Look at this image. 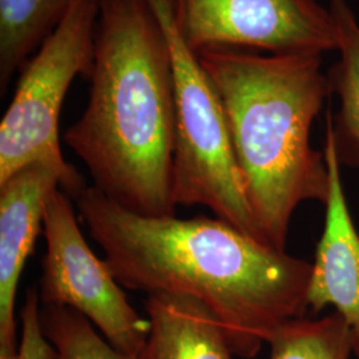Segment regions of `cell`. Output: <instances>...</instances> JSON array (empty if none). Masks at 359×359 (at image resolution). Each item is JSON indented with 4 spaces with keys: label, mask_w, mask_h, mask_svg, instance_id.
<instances>
[{
    "label": "cell",
    "mask_w": 359,
    "mask_h": 359,
    "mask_svg": "<svg viewBox=\"0 0 359 359\" xmlns=\"http://www.w3.org/2000/svg\"><path fill=\"white\" fill-rule=\"evenodd\" d=\"M168 39L176 93L172 196L175 205H203L266 244L249 205L225 109L194 52L182 41L172 0H148ZM269 245V244H268Z\"/></svg>",
    "instance_id": "obj_4"
},
{
    "label": "cell",
    "mask_w": 359,
    "mask_h": 359,
    "mask_svg": "<svg viewBox=\"0 0 359 359\" xmlns=\"http://www.w3.org/2000/svg\"><path fill=\"white\" fill-rule=\"evenodd\" d=\"M270 359H350V329L335 311L321 320L298 318L285 323L270 339Z\"/></svg>",
    "instance_id": "obj_13"
},
{
    "label": "cell",
    "mask_w": 359,
    "mask_h": 359,
    "mask_svg": "<svg viewBox=\"0 0 359 359\" xmlns=\"http://www.w3.org/2000/svg\"><path fill=\"white\" fill-rule=\"evenodd\" d=\"M39 290L29 287L20 313L22 335L19 341V359H53L55 348L41 326Z\"/></svg>",
    "instance_id": "obj_15"
},
{
    "label": "cell",
    "mask_w": 359,
    "mask_h": 359,
    "mask_svg": "<svg viewBox=\"0 0 359 359\" xmlns=\"http://www.w3.org/2000/svg\"><path fill=\"white\" fill-rule=\"evenodd\" d=\"M338 44V59L329 69L332 95H337V115L327 112L326 133L333 142L341 167L359 168V23L347 0H329Z\"/></svg>",
    "instance_id": "obj_11"
},
{
    "label": "cell",
    "mask_w": 359,
    "mask_h": 359,
    "mask_svg": "<svg viewBox=\"0 0 359 359\" xmlns=\"http://www.w3.org/2000/svg\"><path fill=\"white\" fill-rule=\"evenodd\" d=\"M77 0H0V90L62 23Z\"/></svg>",
    "instance_id": "obj_12"
},
{
    "label": "cell",
    "mask_w": 359,
    "mask_h": 359,
    "mask_svg": "<svg viewBox=\"0 0 359 359\" xmlns=\"http://www.w3.org/2000/svg\"><path fill=\"white\" fill-rule=\"evenodd\" d=\"M323 154L330 172V194L309 285V309L320 313L327 306L333 308L346 322L354 355L359 358V233L347 205L341 165L327 133Z\"/></svg>",
    "instance_id": "obj_9"
},
{
    "label": "cell",
    "mask_w": 359,
    "mask_h": 359,
    "mask_svg": "<svg viewBox=\"0 0 359 359\" xmlns=\"http://www.w3.org/2000/svg\"><path fill=\"white\" fill-rule=\"evenodd\" d=\"M99 11L100 0H77L23 65L0 124V184L22 168L43 163L53 168L69 197L88 187L62 154L59 118L75 77H90Z\"/></svg>",
    "instance_id": "obj_5"
},
{
    "label": "cell",
    "mask_w": 359,
    "mask_h": 359,
    "mask_svg": "<svg viewBox=\"0 0 359 359\" xmlns=\"http://www.w3.org/2000/svg\"><path fill=\"white\" fill-rule=\"evenodd\" d=\"M60 188L53 168L35 163L0 184V359H19L15 304L48 198Z\"/></svg>",
    "instance_id": "obj_8"
},
{
    "label": "cell",
    "mask_w": 359,
    "mask_h": 359,
    "mask_svg": "<svg viewBox=\"0 0 359 359\" xmlns=\"http://www.w3.org/2000/svg\"><path fill=\"white\" fill-rule=\"evenodd\" d=\"M217 90L257 225L270 246L285 250L295 209L326 205L330 172L310 130L332 95L322 55L215 48L197 53Z\"/></svg>",
    "instance_id": "obj_3"
},
{
    "label": "cell",
    "mask_w": 359,
    "mask_h": 359,
    "mask_svg": "<svg viewBox=\"0 0 359 359\" xmlns=\"http://www.w3.org/2000/svg\"><path fill=\"white\" fill-rule=\"evenodd\" d=\"M151 332L139 359H234L221 325L205 305L184 295L145 301Z\"/></svg>",
    "instance_id": "obj_10"
},
{
    "label": "cell",
    "mask_w": 359,
    "mask_h": 359,
    "mask_svg": "<svg viewBox=\"0 0 359 359\" xmlns=\"http://www.w3.org/2000/svg\"><path fill=\"white\" fill-rule=\"evenodd\" d=\"M75 200L117 283L203 302L237 357L255 358L280 327L309 310L313 264L219 218L142 216L93 185Z\"/></svg>",
    "instance_id": "obj_1"
},
{
    "label": "cell",
    "mask_w": 359,
    "mask_h": 359,
    "mask_svg": "<svg viewBox=\"0 0 359 359\" xmlns=\"http://www.w3.org/2000/svg\"><path fill=\"white\" fill-rule=\"evenodd\" d=\"M43 332L55 348L53 359H132L117 351L84 316L63 306L40 309Z\"/></svg>",
    "instance_id": "obj_14"
},
{
    "label": "cell",
    "mask_w": 359,
    "mask_h": 359,
    "mask_svg": "<svg viewBox=\"0 0 359 359\" xmlns=\"http://www.w3.org/2000/svg\"><path fill=\"white\" fill-rule=\"evenodd\" d=\"M43 228L47 250L40 302L80 313L117 351L139 359L151 322L132 308L107 262L95 256L79 228L69 196L60 188L48 198Z\"/></svg>",
    "instance_id": "obj_6"
},
{
    "label": "cell",
    "mask_w": 359,
    "mask_h": 359,
    "mask_svg": "<svg viewBox=\"0 0 359 359\" xmlns=\"http://www.w3.org/2000/svg\"><path fill=\"white\" fill-rule=\"evenodd\" d=\"M86 111L65 142L93 187L142 216H172L176 93L168 39L148 0H100Z\"/></svg>",
    "instance_id": "obj_2"
},
{
    "label": "cell",
    "mask_w": 359,
    "mask_h": 359,
    "mask_svg": "<svg viewBox=\"0 0 359 359\" xmlns=\"http://www.w3.org/2000/svg\"><path fill=\"white\" fill-rule=\"evenodd\" d=\"M182 41L196 55L231 48L269 55L335 51L333 13L318 0H172Z\"/></svg>",
    "instance_id": "obj_7"
}]
</instances>
